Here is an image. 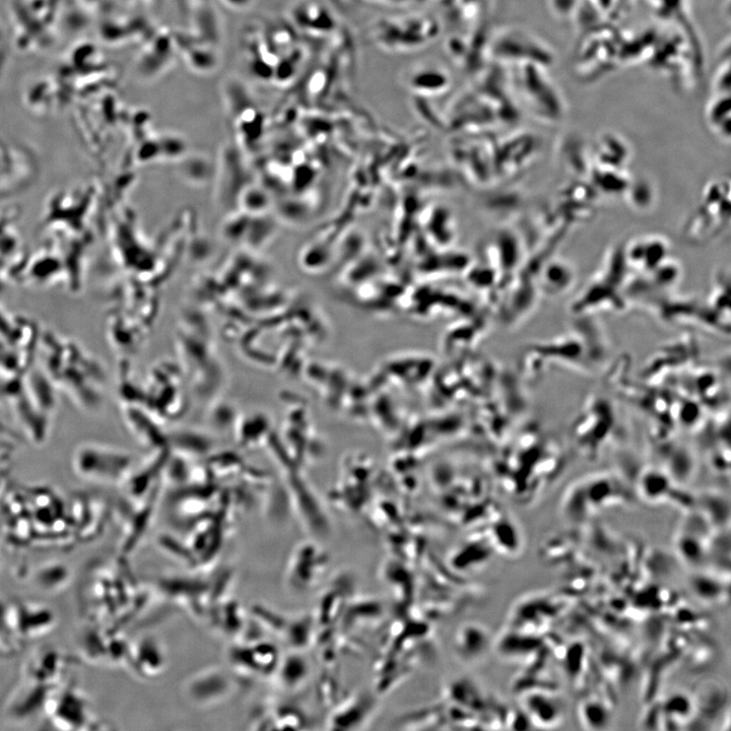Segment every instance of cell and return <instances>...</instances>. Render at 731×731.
<instances>
[{"mask_svg":"<svg viewBox=\"0 0 731 731\" xmlns=\"http://www.w3.org/2000/svg\"><path fill=\"white\" fill-rule=\"evenodd\" d=\"M706 120L714 134L723 142H730V98L729 93H716L710 101Z\"/></svg>","mask_w":731,"mask_h":731,"instance_id":"obj_27","label":"cell"},{"mask_svg":"<svg viewBox=\"0 0 731 731\" xmlns=\"http://www.w3.org/2000/svg\"><path fill=\"white\" fill-rule=\"evenodd\" d=\"M158 642L146 638L136 644H129L125 664L141 677L153 678L162 673L165 659Z\"/></svg>","mask_w":731,"mask_h":731,"instance_id":"obj_21","label":"cell"},{"mask_svg":"<svg viewBox=\"0 0 731 731\" xmlns=\"http://www.w3.org/2000/svg\"><path fill=\"white\" fill-rule=\"evenodd\" d=\"M612 346L600 321L593 315L575 316L562 335L547 339L533 348L534 376L552 368L579 373L601 372L610 366Z\"/></svg>","mask_w":731,"mask_h":731,"instance_id":"obj_1","label":"cell"},{"mask_svg":"<svg viewBox=\"0 0 731 731\" xmlns=\"http://www.w3.org/2000/svg\"><path fill=\"white\" fill-rule=\"evenodd\" d=\"M439 27L434 20L423 15L381 19L372 27L375 43L391 52H408L420 49L436 38Z\"/></svg>","mask_w":731,"mask_h":731,"instance_id":"obj_8","label":"cell"},{"mask_svg":"<svg viewBox=\"0 0 731 731\" xmlns=\"http://www.w3.org/2000/svg\"><path fill=\"white\" fill-rule=\"evenodd\" d=\"M730 182L718 179L706 185L700 204L688 218L683 237L688 243L702 245L716 239L730 220Z\"/></svg>","mask_w":731,"mask_h":731,"instance_id":"obj_6","label":"cell"},{"mask_svg":"<svg viewBox=\"0 0 731 731\" xmlns=\"http://www.w3.org/2000/svg\"><path fill=\"white\" fill-rule=\"evenodd\" d=\"M637 499L629 476L618 470L583 475L564 490L560 511L569 522L584 523L606 509L627 506Z\"/></svg>","mask_w":731,"mask_h":731,"instance_id":"obj_3","label":"cell"},{"mask_svg":"<svg viewBox=\"0 0 731 731\" xmlns=\"http://www.w3.org/2000/svg\"><path fill=\"white\" fill-rule=\"evenodd\" d=\"M375 704L370 697L360 695L351 699L336 715H332V728H359L371 717Z\"/></svg>","mask_w":731,"mask_h":731,"instance_id":"obj_25","label":"cell"},{"mask_svg":"<svg viewBox=\"0 0 731 731\" xmlns=\"http://www.w3.org/2000/svg\"><path fill=\"white\" fill-rule=\"evenodd\" d=\"M234 689L233 679L221 669H209L194 674L184 685L188 701L202 708L225 702Z\"/></svg>","mask_w":731,"mask_h":731,"instance_id":"obj_17","label":"cell"},{"mask_svg":"<svg viewBox=\"0 0 731 731\" xmlns=\"http://www.w3.org/2000/svg\"><path fill=\"white\" fill-rule=\"evenodd\" d=\"M671 244L661 235L642 236L624 244L625 258L630 270L647 274L670 258Z\"/></svg>","mask_w":731,"mask_h":731,"instance_id":"obj_18","label":"cell"},{"mask_svg":"<svg viewBox=\"0 0 731 731\" xmlns=\"http://www.w3.org/2000/svg\"><path fill=\"white\" fill-rule=\"evenodd\" d=\"M576 281L573 265L566 259L547 257L539 270V288L548 297H558L572 289Z\"/></svg>","mask_w":731,"mask_h":731,"instance_id":"obj_19","label":"cell"},{"mask_svg":"<svg viewBox=\"0 0 731 731\" xmlns=\"http://www.w3.org/2000/svg\"><path fill=\"white\" fill-rule=\"evenodd\" d=\"M524 705L530 719L544 727L559 724L563 716L561 705L547 694H531Z\"/></svg>","mask_w":731,"mask_h":731,"instance_id":"obj_26","label":"cell"},{"mask_svg":"<svg viewBox=\"0 0 731 731\" xmlns=\"http://www.w3.org/2000/svg\"><path fill=\"white\" fill-rule=\"evenodd\" d=\"M715 583H716L715 581H711V580L707 579V585H708V588H709V589H714V590H715V587H714V584H715ZM706 588H707V587H702V586H699V585H697V586H696V590H697V591H698L699 593H700V592H702V594H704V593H705V591H706Z\"/></svg>","mask_w":731,"mask_h":731,"instance_id":"obj_31","label":"cell"},{"mask_svg":"<svg viewBox=\"0 0 731 731\" xmlns=\"http://www.w3.org/2000/svg\"><path fill=\"white\" fill-rule=\"evenodd\" d=\"M128 646L115 629L94 623L87 622L76 637L79 655L93 666L125 664Z\"/></svg>","mask_w":731,"mask_h":731,"instance_id":"obj_13","label":"cell"},{"mask_svg":"<svg viewBox=\"0 0 731 731\" xmlns=\"http://www.w3.org/2000/svg\"><path fill=\"white\" fill-rule=\"evenodd\" d=\"M276 672L284 687L295 689L301 686L307 678L308 666L302 657L294 654L287 656L283 661L280 660Z\"/></svg>","mask_w":731,"mask_h":731,"instance_id":"obj_29","label":"cell"},{"mask_svg":"<svg viewBox=\"0 0 731 731\" xmlns=\"http://www.w3.org/2000/svg\"><path fill=\"white\" fill-rule=\"evenodd\" d=\"M48 724L58 730H94L106 728L97 717L91 701L75 683L63 682L47 700L43 714Z\"/></svg>","mask_w":731,"mask_h":731,"instance_id":"obj_7","label":"cell"},{"mask_svg":"<svg viewBox=\"0 0 731 731\" xmlns=\"http://www.w3.org/2000/svg\"><path fill=\"white\" fill-rule=\"evenodd\" d=\"M630 158V147L620 136L606 134L598 138L593 153V161L597 166L626 169Z\"/></svg>","mask_w":731,"mask_h":731,"instance_id":"obj_24","label":"cell"},{"mask_svg":"<svg viewBox=\"0 0 731 731\" xmlns=\"http://www.w3.org/2000/svg\"><path fill=\"white\" fill-rule=\"evenodd\" d=\"M329 564L326 552L317 545L299 546L290 559L287 584L292 590H310L321 580Z\"/></svg>","mask_w":731,"mask_h":731,"instance_id":"obj_15","label":"cell"},{"mask_svg":"<svg viewBox=\"0 0 731 731\" xmlns=\"http://www.w3.org/2000/svg\"><path fill=\"white\" fill-rule=\"evenodd\" d=\"M699 358L698 342L691 335H685L657 351L645 365L642 377L648 383L668 385L672 379L677 382L683 374L696 366Z\"/></svg>","mask_w":731,"mask_h":731,"instance_id":"obj_10","label":"cell"},{"mask_svg":"<svg viewBox=\"0 0 731 731\" xmlns=\"http://www.w3.org/2000/svg\"><path fill=\"white\" fill-rule=\"evenodd\" d=\"M515 83L526 107L538 119L555 123L564 117L565 106L554 84L542 73V65L516 64Z\"/></svg>","mask_w":731,"mask_h":731,"instance_id":"obj_9","label":"cell"},{"mask_svg":"<svg viewBox=\"0 0 731 731\" xmlns=\"http://www.w3.org/2000/svg\"><path fill=\"white\" fill-rule=\"evenodd\" d=\"M233 662L238 669L260 675L275 673L280 662L276 648L267 643L241 647L233 652Z\"/></svg>","mask_w":731,"mask_h":731,"instance_id":"obj_22","label":"cell"},{"mask_svg":"<svg viewBox=\"0 0 731 731\" xmlns=\"http://www.w3.org/2000/svg\"><path fill=\"white\" fill-rule=\"evenodd\" d=\"M628 196L630 205L637 210H647L653 203L654 191L649 182L645 180L632 181L625 193Z\"/></svg>","mask_w":731,"mask_h":731,"instance_id":"obj_30","label":"cell"},{"mask_svg":"<svg viewBox=\"0 0 731 731\" xmlns=\"http://www.w3.org/2000/svg\"><path fill=\"white\" fill-rule=\"evenodd\" d=\"M71 659L54 646H43L32 652L24 662L21 679L58 686L66 679Z\"/></svg>","mask_w":731,"mask_h":731,"instance_id":"obj_16","label":"cell"},{"mask_svg":"<svg viewBox=\"0 0 731 731\" xmlns=\"http://www.w3.org/2000/svg\"><path fill=\"white\" fill-rule=\"evenodd\" d=\"M626 422L611 390L588 394L570 426V440L587 460L602 458L626 439Z\"/></svg>","mask_w":731,"mask_h":731,"instance_id":"obj_2","label":"cell"},{"mask_svg":"<svg viewBox=\"0 0 731 731\" xmlns=\"http://www.w3.org/2000/svg\"><path fill=\"white\" fill-rule=\"evenodd\" d=\"M409 87L414 91H435L446 90L449 87V77L440 68L425 64L412 70L409 76Z\"/></svg>","mask_w":731,"mask_h":731,"instance_id":"obj_28","label":"cell"},{"mask_svg":"<svg viewBox=\"0 0 731 731\" xmlns=\"http://www.w3.org/2000/svg\"><path fill=\"white\" fill-rule=\"evenodd\" d=\"M454 651L464 663L479 662L492 646L487 628L479 624H465L460 627L453 640Z\"/></svg>","mask_w":731,"mask_h":731,"instance_id":"obj_20","label":"cell"},{"mask_svg":"<svg viewBox=\"0 0 731 731\" xmlns=\"http://www.w3.org/2000/svg\"><path fill=\"white\" fill-rule=\"evenodd\" d=\"M675 435L672 430L652 428L649 439L651 463L685 486L695 475L696 460L692 450Z\"/></svg>","mask_w":731,"mask_h":731,"instance_id":"obj_12","label":"cell"},{"mask_svg":"<svg viewBox=\"0 0 731 731\" xmlns=\"http://www.w3.org/2000/svg\"><path fill=\"white\" fill-rule=\"evenodd\" d=\"M60 685H44L19 678L5 700L4 713L14 722L31 720L43 714L47 700Z\"/></svg>","mask_w":731,"mask_h":731,"instance_id":"obj_14","label":"cell"},{"mask_svg":"<svg viewBox=\"0 0 731 731\" xmlns=\"http://www.w3.org/2000/svg\"><path fill=\"white\" fill-rule=\"evenodd\" d=\"M637 499L649 504H671L688 511L695 506L696 497L667 472L655 464L643 465L629 476Z\"/></svg>","mask_w":731,"mask_h":731,"instance_id":"obj_11","label":"cell"},{"mask_svg":"<svg viewBox=\"0 0 731 731\" xmlns=\"http://www.w3.org/2000/svg\"><path fill=\"white\" fill-rule=\"evenodd\" d=\"M56 612L46 604L0 597V654L13 655L57 626Z\"/></svg>","mask_w":731,"mask_h":731,"instance_id":"obj_4","label":"cell"},{"mask_svg":"<svg viewBox=\"0 0 731 731\" xmlns=\"http://www.w3.org/2000/svg\"><path fill=\"white\" fill-rule=\"evenodd\" d=\"M27 579L37 590L46 594H56L68 588L72 582L71 568L61 562L50 561L37 565L33 570H22Z\"/></svg>","mask_w":731,"mask_h":731,"instance_id":"obj_23","label":"cell"},{"mask_svg":"<svg viewBox=\"0 0 731 731\" xmlns=\"http://www.w3.org/2000/svg\"><path fill=\"white\" fill-rule=\"evenodd\" d=\"M126 581L110 567H95L88 573L80 592L86 622L109 627L113 617L122 616L127 602Z\"/></svg>","mask_w":731,"mask_h":731,"instance_id":"obj_5","label":"cell"}]
</instances>
